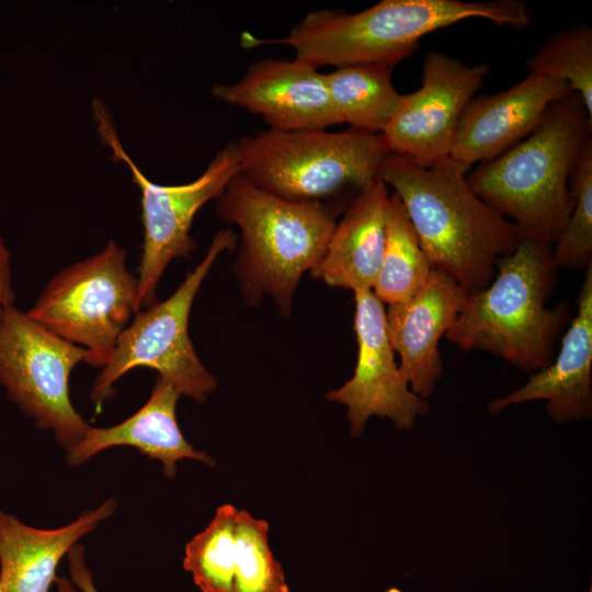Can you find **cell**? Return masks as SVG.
I'll list each match as a JSON object with an SVG mask.
<instances>
[{"instance_id":"obj_6","label":"cell","mask_w":592,"mask_h":592,"mask_svg":"<svg viewBox=\"0 0 592 592\" xmlns=\"http://www.w3.org/2000/svg\"><path fill=\"white\" fill-rule=\"evenodd\" d=\"M239 173L282 198L348 205L390 153L382 134L259 130L237 141Z\"/></svg>"},{"instance_id":"obj_4","label":"cell","mask_w":592,"mask_h":592,"mask_svg":"<svg viewBox=\"0 0 592 592\" xmlns=\"http://www.w3.org/2000/svg\"><path fill=\"white\" fill-rule=\"evenodd\" d=\"M551 251L549 243L522 237L512 252L497 260L491 282L468 293L446 339L464 351L492 353L530 374L547 366L571 316L566 303L547 307L557 278Z\"/></svg>"},{"instance_id":"obj_1","label":"cell","mask_w":592,"mask_h":592,"mask_svg":"<svg viewBox=\"0 0 592 592\" xmlns=\"http://www.w3.org/2000/svg\"><path fill=\"white\" fill-rule=\"evenodd\" d=\"M470 170L452 157L423 168L395 153L378 170L400 198L432 270L446 273L468 293L491 282L497 260L523 237L471 190Z\"/></svg>"},{"instance_id":"obj_16","label":"cell","mask_w":592,"mask_h":592,"mask_svg":"<svg viewBox=\"0 0 592 592\" xmlns=\"http://www.w3.org/2000/svg\"><path fill=\"white\" fill-rule=\"evenodd\" d=\"M534 400H545L548 417L558 424L592 415V263L585 267L577 312L558 354L547 366L531 374L523 386L491 400L488 411L496 414Z\"/></svg>"},{"instance_id":"obj_3","label":"cell","mask_w":592,"mask_h":592,"mask_svg":"<svg viewBox=\"0 0 592 592\" xmlns=\"http://www.w3.org/2000/svg\"><path fill=\"white\" fill-rule=\"evenodd\" d=\"M592 143V117L570 92L521 141L467 174L471 190L523 237L554 246L573 206L570 179Z\"/></svg>"},{"instance_id":"obj_21","label":"cell","mask_w":592,"mask_h":592,"mask_svg":"<svg viewBox=\"0 0 592 592\" xmlns=\"http://www.w3.org/2000/svg\"><path fill=\"white\" fill-rule=\"evenodd\" d=\"M432 272L400 198L392 192L387 215L385 250L372 288L387 305L402 303L417 294Z\"/></svg>"},{"instance_id":"obj_23","label":"cell","mask_w":592,"mask_h":592,"mask_svg":"<svg viewBox=\"0 0 592 592\" xmlns=\"http://www.w3.org/2000/svg\"><path fill=\"white\" fill-rule=\"evenodd\" d=\"M238 509L223 504L210 523L185 547L183 567L202 592H231Z\"/></svg>"},{"instance_id":"obj_9","label":"cell","mask_w":592,"mask_h":592,"mask_svg":"<svg viewBox=\"0 0 592 592\" xmlns=\"http://www.w3.org/2000/svg\"><path fill=\"white\" fill-rule=\"evenodd\" d=\"M93 116L103 144L116 160L129 167L133 182L140 191L144 241L138 269L139 310L157 301L160 278L170 262L190 258L196 250L191 227L197 212L217 200L229 181L239 172L236 141L223 147L194 181L163 185L149 180L123 148L110 112L101 100L92 102Z\"/></svg>"},{"instance_id":"obj_20","label":"cell","mask_w":592,"mask_h":592,"mask_svg":"<svg viewBox=\"0 0 592 592\" xmlns=\"http://www.w3.org/2000/svg\"><path fill=\"white\" fill-rule=\"evenodd\" d=\"M391 70L384 65H350L323 73L342 123L383 134L402 98L392 84Z\"/></svg>"},{"instance_id":"obj_2","label":"cell","mask_w":592,"mask_h":592,"mask_svg":"<svg viewBox=\"0 0 592 592\" xmlns=\"http://www.w3.org/2000/svg\"><path fill=\"white\" fill-rule=\"evenodd\" d=\"M479 18L512 29L526 27L532 12L522 0H382L349 13L319 9L307 13L285 37L242 34V46L287 45L295 58L311 66L384 65L394 67L412 55L423 36L463 20Z\"/></svg>"},{"instance_id":"obj_8","label":"cell","mask_w":592,"mask_h":592,"mask_svg":"<svg viewBox=\"0 0 592 592\" xmlns=\"http://www.w3.org/2000/svg\"><path fill=\"white\" fill-rule=\"evenodd\" d=\"M138 310V278L127 267V251L110 240L57 272L26 314L86 349V363L102 368Z\"/></svg>"},{"instance_id":"obj_28","label":"cell","mask_w":592,"mask_h":592,"mask_svg":"<svg viewBox=\"0 0 592 592\" xmlns=\"http://www.w3.org/2000/svg\"><path fill=\"white\" fill-rule=\"evenodd\" d=\"M57 592H77L75 584L69 578L57 577L55 580Z\"/></svg>"},{"instance_id":"obj_24","label":"cell","mask_w":592,"mask_h":592,"mask_svg":"<svg viewBox=\"0 0 592 592\" xmlns=\"http://www.w3.org/2000/svg\"><path fill=\"white\" fill-rule=\"evenodd\" d=\"M269 523L238 510L231 592H289L283 568L269 545Z\"/></svg>"},{"instance_id":"obj_18","label":"cell","mask_w":592,"mask_h":592,"mask_svg":"<svg viewBox=\"0 0 592 592\" xmlns=\"http://www.w3.org/2000/svg\"><path fill=\"white\" fill-rule=\"evenodd\" d=\"M179 397L180 394L158 376L148 401L133 415L113 426H90L84 436L68 448V464L80 465L110 447L132 446L160 460L168 478L174 476L175 463L180 459L215 465L210 455L196 451L183 436L175 415Z\"/></svg>"},{"instance_id":"obj_19","label":"cell","mask_w":592,"mask_h":592,"mask_svg":"<svg viewBox=\"0 0 592 592\" xmlns=\"http://www.w3.org/2000/svg\"><path fill=\"white\" fill-rule=\"evenodd\" d=\"M115 508L109 499L55 530L29 526L0 510V592H49L61 558Z\"/></svg>"},{"instance_id":"obj_22","label":"cell","mask_w":592,"mask_h":592,"mask_svg":"<svg viewBox=\"0 0 592 592\" xmlns=\"http://www.w3.org/2000/svg\"><path fill=\"white\" fill-rule=\"evenodd\" d=\"M526 67L530 73L569 84L592 117V29L588 23L553 33Z\"/></svg>"},{"instance_id":"obj_13","label":"cell","mask_w":592,"mask_h":592,"mask_svg":"<svg viewBox=\"0 0 592 592\" xmlns=\"http://www.w3.org/2000/svg\"><path fill=\"white\" fill-rule=\"evenodd\" d=\"M212 94L261 117L272 130H321L342 124L323 73L298 58L254 61L236 82L215 83Z\"/></svg>"},{"instance_id":"obj_12","label":"cell","mask_w":592,"mask_h":592,"mask_svg":"<svg viewBox=\"0 0 592 592\" xmlns=\"http://www.w3.org/2000/svg\"><path fill=\"white\" fill-rule=\"evenodd\" d=\"M354 293L353 328L357 360L353 376L326 398L346 407L350 432L358 437L373 415L389 419L398 430H412L430 410L429 400L414 394L399 369L390 344L384 304L372 289Z\"/></svg>"},{"instance_id":"obj_11","label":"cell","mask_w":592,"mask_h":592,"mask_svg":"<svg viewBox=\"0 0 592 592\" xmlns=\"http://www.w3.org/2000/svg\"><path fill=\"white\" fill-rule=\"evenodd\" d=\"M488 73L485 64L466 65L445 53H428L420 88L402 94L382 134L389 152L423 168L451 157L462 112Z\"/></svg>"},{"instance_id":"obj_25","label":"cell","mask_w":592,"mask_h":592,"mask_svg":"<svg viewBox=\"0 0 592 592\" xmlns=\"http://www.w3.org/2000/svg\"><path fill=\"white\" fill-rule=\"evenodd\" d=\"M570 189L573 206L551 251L557 270H576L592 263V143L574 167Z\"/></svg>"},{"instance_id":"obj_29","label":"cell","mask_w":592,"mask_h":592,"mask_svg":"<svg viewBox=\"0 0 592 592\" xmlns=\"http://www.w3.org/2000/svg\"><path fill=\"white\" fill-rule=\"evenodd\" d=\"M591 591H592V589L590 588L588 592H591Z\"/></svg>"},{"instance_id":"obj_17","label":"cell","mask_w":592,"mask_h":592,"mask_svg":"<svg viewBox=\"0 0 592 592\" xmlns=\"http://www.w3.org/2000/svg\"><path fill=\"white\" fill-rule=\"evenodd\" d=\"M389 202V187L377 177L341 214L311 275L331 287L372 289L385 250Z\"/></svg>"},{"instance_id":"obj_27","label":"cell","mask_w":592,"mask_h":592,"mask_svg":"<svg viewBox=\"0 0 592 592\" xmlns=\"http://www.w3.org/2000/svg\"><path fill=\"white\" fill-rule=\"evenodd\" d=\"M67 555L72 583L82 592H98L92 571L87 566L84 559V548L76 544Z\"/></svg>"},{"instance_id":"obj_10","label":"cell","mask_w":592,"mask_h":592,"mask_svg":"<svg viewBox=\"0 0 592 592\" xmlns=\"http://www.w3.org/2000/svg\"><path fill=\"white\" fill-rule=\"evenodd\" d=\"M88 351L53 333L15 306L0 321V385L37 428L53 431L67 449L90 425L69 396L72 369Z\"/></svg>"},{"instance_id":"obj_14","label":"cell","mask_w":592,"mask_h":592,"mask_svg":"<svg viewBox=\"0 0 592 592\" xmlns=\"http://www.w3.org/2000/svg\"><path fill=\"white\" fill-rule=\"evenodd\" d=\"M468 291L446 273L432 270L426 283L406 301L388 305L386 325L410 389L429 400L443 375L439 343L462 311Z\"/></svg>"},{"instance_id":"obj_15","label":"cell","mask_w":592,"mask_h":592,"mask_svg":"<svg viewBox=\"0 0 592 592\" xmlns=\"http://www.w3.org/2000/svg\"><path fill=\"white\" fill-rule=\"evenodd\" d=\"M569 84L530 73L509 89L474 96L459 117L451 157L466 166L491 160L521 141Z\"/></svg>"},{"instance_id":"obj_26","label":"cell","mask_w":592,"mask_h":592,"mask_svg":"<svg viewBox=\"0 0 592 592\" xmlns=\"http://www.w3.org/2000/svg\"><path fill=\"white\" fill-rule=\"evenodd\" d=\"M14 303L11 252L4 239L0 237V321L5 310L14 306Z\"/></svg>"},{"instance_id":"obj_7","label":"cell","mask_w":592,"mask_h":592,"mask_svg":"<svg viewBox=\"0 0 592 592\" xmlns=\"http://www.w3.org/2000/svg\"><path fill=\"white\" fill-rule=\"evenodd\" d=\"M238 236L231 229L215 234L206 255L189 272L174 293L162 301L138 310L123 333L109 362L91 389V401L100 408L114 392L113 385L133 368L148 367L180 396L204 401L216 378L200 360L189 334V318L201 285L217 258L232 250Z\"/></svg>"},{"instance_id":"obj_5","label":"cell","mask_w":592,"mask_h":592,"mask_svg":"<svg viewBox=\"0 0 592 592\" xmlns=\"http://www.w3.org/2000/svg\"><path fill=\"white\" fill-rule=\"evenodd\" d=\"M348 205L288 201L238 172L216 200V215L240 231L235 274L246 303L269 294L287 317L301 275L321 260Z\"/></svg>"}]
</instances>
